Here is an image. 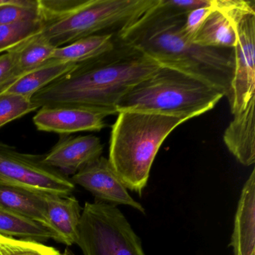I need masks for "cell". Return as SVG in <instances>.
Returning a JSON list of instances; mask_svg holds the SVG:
<instances>
[{
  "instance_id": "obj_4",
  "label": "cell",
  "mask_w": 255,
  "mask_h": 255,
  "mask_svg": "<svg viewBox=\"0 0 255 255\" xmlns=\"http://www.w3.org/2000/svg\"><path fill=\"white\" fill-rule=\"evenodd\" d=\"M187 119L145 112L124 111L112 128L109 161L125 187L141 196L163 141Z\"/></svg>"
},
{
  "instance_id": "obj_22",
  "label": "cell",
  "mask_w": 255,
  "mask_h": 255,
  "mask_svg": "<svg viewBox=\"0 0 255 255\" xmlns=\"http://www.w3.org/2000/svg\"><path fill=\"white\" fill-rule=\"evenodd\" d=\"M37 19L38 0H0V26Z\"/></svg>"
},
{
  "instance_id": "obj_20",
  "label": "cell",
  "mask_w": 255,
  "mask_h": 255,
  "mask_svg": "<svg viewBox=\"0 0 255 255\" xmlns=\"http://www.w3.org/2000/svg\"><path fill=\"white\" fill-rule=\"evenodd\" d=\"M56 49L38 35L13 50L20 77L47 64Z\"/></svg>"
},
{
  "instance_id": "obj_26",
  "label": "cell",
  "mask_w": 255,
  "mask_h": 255,
  "mask_svg": "<svg viewBox=\"0 0 255 255\" xmlns=\"http://www.w3.org/2000/svg\"><path fill=\"white\" fill-rule=\"evenodd\" d=\"M213 9V7L211 5L196 8L186 14L184 23L182 26V32L187 39L192 41L195 34Z\"/></svg>"
},
{
  "instance_id": "obj_21",
  "label": "cell",
  "mask_w": 255,
  "mask_h": 255,
  "mask_svg": "<svg viewBox=\"0 0 255 255\" xmlns=\"http://www.w3.org/2000/svg\"><path fill=\"white\" fill-rule=\"evenodd\" d=\"M41 32L39 19L0 26V53L11 51Z\"/></svg>"
},
{
  "instance_id": "obj_17",
  "label": "cell",
  "mask_w": 255,
  "mask_h": 255,
  "mask_svg": "<svg viewBox=\"0 0 255 255\" xmlns=\"http://www.w3.org/2000/svg\"><path fill=\"white\" fill-rule=\"evenodd\" d=\"M44 194L20 188L0 186V206L46 228Z\"/></svg>"
},
{
  "instance_id": "obj_27",
  "label": "cell",
  "mask_w": 255,
  "mask_h": 255,
  "mask_svg": "<svg viewBox=\"0 0 255 255\" xmlns=\"http://www.w3.org/2000/svg\"><path fill=\"white\" fill-rule=\"evenodd\" d=\"M163 2L166 6L185 14L196 8L212 5V0H163Z\"/></svg>"
},
{
  "instance_id": "obj_11",
  "label": "cell",
  "mask_w": 255,
  "mask_h": 255,
  "mask_svg": "<svg viewBox=\"0 0 255 255\" xmlns=\"http://www.w3.org/2000/svg\"><path fill=\"white\" fill-rule=\"evenodd\" d=\"M104 145L96 135H61L51 150L43 155L44 164L68 177L101 157Z\"/></svg>"
},
{
  "instance_id": "obj_6",
  "label": "cell",
  "mask_w": 255,
  "mask_h": 255,
  "mask_svg": "<svg viewBox=\"0 0 255 255\" xmlns=\"http://www.w3.org/2000/svg\"><path fill=\"white\" fill-rule=\"evenodd\" d=\"M84 255H145L141 240L116 206L86 202L78 240Z\"/></svg>"
},
{
  "instance_id": "obj_16",
  "label": "cell",
  "mask_w": 255,
  "mask_h": 255,
  "mask_svg": "<svg viewBox=\"0 0 255 255\" xmlns=\"http://www.w3.org/2000/svg\"><path fill=\"white\" fill-rule=\"evenodd\" d=\"M116 34L104 33L77 40L55 50L50 60L80 64L95 59L114 47Z\"/></svg>"
},
{
  "instance_id": "obj_15",
  "label": "cell",
  "mask_w": 255,
  "mask_h": 255,
  "mask_svg": "<svg viewBox=\"0 0 255 255\" xmlns=\"http://www.w3.org/2000/svg\"><path fill=\"white\" fill-rule=\"evenodd\" d=\"M77 65L72 62L49 60L43 66L23 74L2 92L16 94L32 99L37 92L68 74Z\"/></svg>"
},
{
  "instance_id": "obj_9",
  "label": "cell",
  "mask_w": 255,
  "mask_h": 255,
  "mask_svg": "<svg viewBox=\"0 0 255 255\" xmlns=\"http://www.w3.org/2000/svg\"><path fill=\"white\" fill-rule=\"evenodd\" d=\"M71 181L90 192L96 201L113 205H127L145 214V210L135 201L116 174L107 158L101 156L72 176Z\"/></svg>"
},
{
  "instance_id": "obj_8",
  "label": "cell",
  "mask_w": 255,
  "mask_h": 255,
  "mask_svg": "<svg viewBox=\"0 0 255 255\" xmlns=\"http://www.w3.org/2000/svg\"><path fill=\"white\" fill-rule=\"evenodd\" d=\"M0 186L68 196L75 184L43 162V155L22 153L0 141Z\"/></svg>"
},
{
  "instance_id": "obj_10",
  "label": "cell",
  "mask_w": 255,
  "mask_h": 255,
  "mask_svg": "<svg viewBox=\"0 0 255 255\" xmlns=\"http://www.w3.org/2000/svg\"><path fill=\"white\" fill-rule=\"evenodd\" d=\"M108 113L82 107H43L33 117L37 129L60 135L86 131H101Z\"/></svg>"
},
{
  "instance_id": "obj_19",
  "label": "cell",
  "mask_w": 255,
  "mask_h": 255,
  "mask_svg": "<svg viewBox=\"0 0 255 255\" xmlns=\"http://www.w3.org/2000/svg\"><path fill=\"white\" fill-rule=\"evenodd\" d=\"M0 234L20 240L45 243L52 239L50 231L38 222L0 206Z\"/></svg>"
},
{
  "instance_id": "obj_25",
  "label": "cell",
  "mask_w": 255,
  "mask_h": 255,
  "mask_svg": "<svg viewBox=\"0 0 255 255\" xmlns=\"http://www.w3.org/2000/svg\"><path fill=\"white\" fill-rule=\"evenodd\" d=\"M20 77L14 51L0 56V92L5 90Z\"/></svg>"
},
{
  "instance_id": "obj_1",
  "label": "cell",
  "mask_w": 255,
  "mask_h": 255,
  "mask_svg": "<svg viewBox=\"0 0 255 255\" xmlns=\"http://www.w3.org/2000/svg\"><path fill=\"white\" fill-rule=\"evenodd\" d=\"M161 65L143 52L119 39L104 54L77 64L32 98L37 110L43 107H82L118 114L122 98Z\"/></svg>"
},
{
  "instance_id": "obj_14",
  "label": "cell",
  "mask_w": 255,
  "mask_h": 255,
  "mask_svg": "<svg viewBox=\"0 0 255 255\" xmlns=\"http://www.w3.org/2000/svg\"><path fill=\"white\" fill-rule=\"evenodd\" d=\"M255 104L254 97L246 110L234 115L223 136L229 151L245 166L255 162Z\"/></svg>"
},
{
  "instance_id": "obj_18",
  "label": "cell",
  "mask_w": 255,
  "mask_h": 255,
  "mask_svg": "<svg viewBox=\"0 0 255 255\" xmlns=\"http://www.w3.org/2000/svg\"><path fill=\"white\" fill-rule=\"evenodd\" d=\"M192 42L203 47L234 49L237 43L235 28L225 14L213 8Z\"/></svg>"
},
{
  "instance_id": "obj_2",
  "label": "cell",
  "mask_w": 255,
  "mask_h": 255,
  "mask_svg": "<svg viewBox=\"0 0 255 255\" xmlns=\"http://www.w3.org/2000/svg\"><path fill=\"white\" fill-rule=\"evenodd\" d=\"M186 14L159 0L136 21L124 28L117 37L156 61L209 83L231 101L234 73V49L203 47L182 32Z\"/></svg>"
},
{
  "instance_id": "obj_12",
  "label": "cell",
  "mask_w": 255,
  "mask_h": 255,
  "mask_svg": "<svg viewBox=\"0 0 255 255\" xmlns=\"http://www.w3.org/2000/svg\"><path fill=\"white\" fill-rule=\"evenodd\" d=\"M47 224L52 239L67 246L77 244L82 210L78 200L73 196L44 194Z\"/></svg>"
},
{
  "instance_id": "obj_3",
  "label": "cell",
  "mask_w": 255,
  "mask_h": 255,
  "mask_svg": "<svg viewBox=\"0 0 255 255\" xmlns=\"http://www.w3.org/2000/svg\"><path fill=\"white\" fill-rule=\"evenodd\" d=\"M159 0H38L40 35L56 47L104 33H118Z\"/></svg>"
},
{
  "instance_id": "obj_13",
  "label": "cell",
  "mask_w": 255,
  "mask_h": 255,
  "mask_svg": "<svg viewBox=\"0 0 255 255\" xmlns=\"http://www.w3.org/2000/svg\"><path fill=\"white\" fill-rule=\"evenodd\" d=\"M255 169L242 189L230 246L234 255H255Z\"/></svg>"
},
{
  "instance_id": "obj_7",
  "label": "cell",
  "mask_w": 255,
  "mask_h": 255,
  "mask_svg": "<svg viewBox=\"0 0 255 255\" xmlns=\"http://www.w3.org/2000/svg\"><path fill=\"white\" fill-rule=\"evenodd\" d=\"M212 5L228 17L237 34L229 104L234 116L246 110L251 100L255 97V2L212 0Z\"/></svg>"
},
{
  "instance_id": "obj_24",
  "label": "cell",
  "mask_w": 255,
  "mask_h": 255,
  "mask_svg": "<svg viewBox=\"0 0 255 255\" xmlns=\"http://www.w3.org/2000/svg\"><path fill=\"white\" fill-rule=\"evenodd\" d=\"M0 255H62L57 249L33 240L0 234Z\"/></svg>"
},
{
  "instance_id": "obj_5",
  "label": "cell",
  "mask_w": 255,
  "mask_h": 255,
  "mask_svg": "<svg viewBox=\"0 0 255 255\" xmlns=\"http://www.w3.org/2000/svg\"><path fill=\"white\" fill-rule=\"evenodd\" d=\"M223 97L222 92L203 80L161 66L122 98L117 113L145 112L189 121L213 110Z\"/></svg>"
},
{
  "instance_id": "obj_23",
  "label": "cell",
  "mask_w": 255,
  "mask_h": 255,
  "mask_svg": "<svg viewBox=\"0 0 255 255\" xmlns=\"http://www.w3.org/2000/svg\"><path fill=\"white\" fill-rule=\"evenodd\" d=\"M36 110L30 98L0 92V128Z\"/></svg>"
},
{
  "instance_id": "obj_28",
  "label": "cell",
  "mask_w": 255,
  "mask_h": 255,
  "mask_svg": "<svg viewBox=\"0 0 255 255\" xmlns=\"http://www.w3.org/2000/svg\"><path fill=\"white\" fill-rule=\"evenodd\" d=\"M62 255H76L71 249H66L65 251H64V253L62 254Z\"/></svg>"
}]
</instances>
